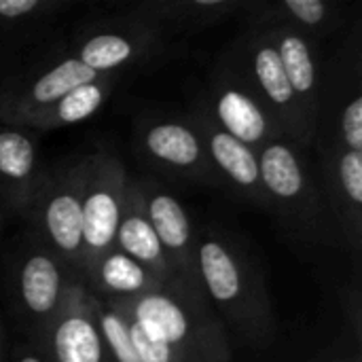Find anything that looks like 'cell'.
Masks as SVG:
<instances>
[{"instance_id": "6da1fadb", "label": "cell", "mask_w": 362, "mask_h": 362, "mask_svg": "<svg viewBox=\"0 0 362 362\" xmlns=\"http://www.w3.org/2000/svg\"><path fill=\"white\" fill-rule=\"evenodd\" d=\"M193 274L223 327L252 348L276 339L278 325L265 276L244 246L218 227H204L195 238Z\"/></svg>"}, {"instance_id": "7a4b0ae2", "label": "cell", "mask_w": 362, "mask_h": 362, "mask_svg": "<svg viewBox=\"0 0 362 362\" xmlns=\"http://www.w3.org/2000/svg\"><path fill=\"white\" fill-rule=\"evenodd\" d=\"M148 337L178 348L189 362H227V329L208 303L197 280L176 278L132 299H108Z\"/></svg>"}, {"instance_id": "3957f363", "label": "cell", "mask_w": 362, "mask_h": 362, "mask_svg": "<svg viewBox=\"0 0 362 362\" xmlns=\"http://www.w3.org/2000/svg\"><path fill=\"white\" fill-rule=\"evenodd\" d=\"M265 210L303 244L339 246L312 151L288 138H276L259 151Z\"/></svg>"}, {"instance_id": "277c9868", "label": "cell", "mask_w": 362, "mask_h": 362, "mask_svg": "<svg viewBox=\"0 0 362 362\" xmlns=\"http://www.w3.org/2000/svg\"><path fill=\"white\" fill-rule=\"evenodd\" d=\"M89 174V153L47 168L38 195L28 212L30 233L81 274L83 193Z\"/></svg>"}, {"instance_id": "5b68a950", "label": "cell", "mask_w": 362, "mask_h": 362, "mask_svg": "<svg viewBox=\"0 0 362 362\" xmlns=\"http://www.w3.org/2000/svg\"><path fill=\"white\" fill-rule=\"evenodd\" d=\"M252 89L261 104L280 125L284 138L303 148H312L314 134L288 85L280 57L267 36L257 28H246L221 55Z\"/></svg>"}, {"instance_id": "8992f818", "label": "cell", "mask_w": 362, "mask_h": 362, "mask_svg": "<svg viewBox=\"0 0 362 362\" xmlns=\"http://www.w3.org/2000/svg\"><path fill=\"white\" fill-rule=\"evenodd\" d=\"M13 263V297L32 346L40 341L83 276L32 233Z\"/></svg>"}, {"instance_id": "52a82bcc", "label": "cell", "mask_w": 362, "mask_h": 362, "mask_svg": "<svg viewBox=\"0 0 362 362\" xmlns=\"http://www.w3.org/2000/svg\"><path fill=\"white\" fill-rule=\"evenodd\" d=\"M168 51V34L142 19L117 15L81 25L70 38V53L95 74H121Z\"/></svg>"}, {"instance_id": "ba28073f", "label": "cell", "mask_w": 362, "mask_h": 362, "mask_svg": "<svg viewBox=\"0 0 362 362\" xmlns=\"http://www.w3.org/2000/svg\"><path fill=\"white\" fill-rule=\"evenodd\" d=\"M134 144L138 155L157 172L197 182L204 187H223L212 168L206 146L189 117L146 112L136 121Z\"/></svg>"}, {"instance_id": "9c48e42d", "label": "cell", "mask_w": 362, "mask_h": 362, "mask_svg": "<svg viewBox=\"0 0 362 362\" xmlns=\"http://www.w3.org/2000/svg\"><path fill=\"white\" fill-rule=\"evenodd\" d=\"M197 104L223 132L257 153L267 142L284 138L280 125L274 121L269 110L223 57H218L208 78L206 91L197 100Z\"/></svg>"}, {"instance_id": "30bf717a", "label": "cell", "mask_w": 362, "mask_h": 362, "mask_svg": "<svg viewBox=\"0 0 362 362\" xmlns=\"http://www.w3.org/2000/svg\"><path fill=\"white\" fill-rule=\"evenodd\" d=\"M127 172L108 151L89 153V174L83 193V250L81 276L115 248L117 229L125 206Z\"/></svg>"}, {"instance_id": "8fae6325", "label": "cell", "mask_w": 362, "mask_h": 362, "mask_svg": "<svg viewBox=\"0 0 362 362\" xmlns=\"http://www.w3.org/2000/svg\"><path fill=\"white\" fill-rule=\"evenodd\" d=\"M314 168L339 246L358 261L362 250V153L331 140H314Z\"/></svg>"}, {"instance_id": "7c38bea8", "label": "cell", "mask_w": 362, "mask_h": 362, "mask_svg": "<svg viewBox=\"0 0 362 362\" xmlns=\"http://www.w3.org/2000/svg\"><path fill=\"white\" fill-rule=\"evenodd\" d=\"M100 76L106 74H95L72 53L49 57L38 66L13 74L0 85V121L2 125L23 127L28 119L55 104L62 95Z\"/></svg>"}, {"instance_id": "4fadbf2b", "label": "cell", "mask_w": 362, "mask_h": 362, "mask_svg": "<svg viewBox=\"0 0 362 362\" xmlns=\"http://www.w3.org/2000/svg\"><path fill=\"white\" fill-rule=\"evenodd\" d=\"M91 293L85 280L70 291L59 314L53 318L40 341L34 346L47 362H110L102 335L95 327Z\"/></svg>"}, {"instance_id": "5bb4252c", "label": "cell", "mask_w": 362, "mask_h": 362, "mask_svg": "<svg viewBox=\"0 0 362 362\" xmlns=\"http://www.w3.org/2000/svg\"><path fill=\"white\" fill-rule=\"evenodd\" d=\"M187 117L195 125L206 146L208 159L223 180V187L235 193L240 199L265 210L259 153L223 132L199 104H195V108Z\"/></svg>"}, {"instance_id": "9a60e30c", "label": "cell", "mask_w": 362, "mask_h": 362, "mask_svg": "<svg viewBox=\"0 0 362 362\" xmlns=\"http://www.w3.org/2000/svg\"><path fill=\"white\" fill-rule=\"evenodd\" d=\"M257 30H261L274 45L297 104L314 134L327 64L322 55V40L282 25H265Z\"/></svg>"}, {"instance_id": "2e32d148", "label": "cell", "mask_w": 362, "mask_h": 362, "mask_svg": "<svg viewBox=\"0 0 362 362\" xmlns=\"http://www.w3.org/2000/svg\"><path fill=\"white\" fill-rule=\"evenodd\" d=\"M45 174L34 136L23 127L0 125V204L6 214L28 216Z\"/></svg>"}, {"instance_id": "e0dca14e", "label": "cell", "mask_w": 362, "mask_h": 362, "mask_svg": "<svg viewBox=\"0 0 362 362\" xmlns=\"http://www.w3.org/2000/svg\"><path fill=\"white\" fill-rule=\"evenodd\" d=\"M144 202L146 216L159 238V244L174 269L176 278L193 280V252L197 231L182 202L163 189L157 180L136 178Z\"/></svg>"}, {"instance_id": "ac0fdd59", "label": "cell", "mask_w": 362, "mask_h": 362, "mask_svg": "<svg viewBox=\"0 0 362 362\" xmlns=\"http://www.w3.org/2000/svg\"><path fill=\"white\" fill-rule=\"evenodd\" d=\"M242 13L248 28L282 25L318 40L331 38L348 19V6L337 0H246Z\"/></svg>"}, {"instance_id": "d6986e66", "label": "cell", "mask_w": 362, "mask_h": 362, "mask_svg": "<svg viewBox=\"0 0 362 362\" xmlns=\"http://www.w3.org/2000/svg\"><path fill=\"white\" fill-rule=\"evenodd\" d=\"M246 0H142L125 6L121 15L148 21L165 34L199 32L240 13Z\"/></svg>"}, {"instance_id": "ffe728a7", "label": "cell", "mask_w": 362, "mask_h": 362, "mask_svg": "<svg viewBox=\"0 0 362 362\" xmlns=\"http://www.w3.org/2000/svg\"><path fill=\"white\" fill-rule=\"evenodd\" d=\"M115 248L121 250L123 255L132 257L136 263H140L144 269H148L163 284L176 280L174 269H172V265L159 244V238L146 216L144 202H142L136 178H127L125 206H123V216H121V223L117 229Z\"/></svg>"}, {"instance_id": "44dd1931", "label": "cell", "mask_w": 362, "mask_h": 362, "mask_svg": "<svg viewBox=\"0 0 362 362\" xmlns=\"http://www.w3.org/2000/svg\"><path fill=\"white\" fill-rule=\"evenodd\" d=\"M83 280L89 293L102 299H132L163 286L148 269L117 248L100 257L83 274Z\"/></svg>"}, {"instance_id": "7402d4cb", "label": "cell", "mask_w": 362, "mask_h": 362, "mask_svg": "<svg viewBox=\"0 0 362 362\" xmlns=\"http://www.w3.org/2000/svg\"><path fill=\"white\" fill-rule=\"evenodd\" d=\"M117 81H119V74H106V76H100L98 81L85 83L68 91L55 104H51L49 108L28 119L23 123V129H57V127L74 125V123L89 119L110 98Z\"/></svg>"}, {"instance_id": "603a6c76", "label": "cell", "mask_w": 362, "mask_h": 362, "mask_svg": "<svg viewBox=\"0 0 362 362\" xmlns=\"http://www.w3.org/2000/svg\"><path fill=\"white\" fill-rule=\"evenodd\" d=\"M89 308L95 320V327L102 335L110 362H140L134 350L127 320L119 308H115L108 299H100L91 293Z\"/></svg>"}, {"instance_id": "cb8c5ba5", "label": "cell", "mask_w": 362, "mask_h": 362, "mask_svg": "<svg viewBox=\"0 0 362 362\" xmlns=\"http://www.w3.org/2000/svg\"><path fill=\"white\" fill-rule=\"evenodd\" d=\"M64 8L68 2L59 0H0V25L8 30L40 28Z\"/></svg>"}, {"instance_id": "d4e9b609", "label": "cell", "mask_w": 362, "mask_h": 362, "mask_svg": "<svg viewBox=\"0 0 362 362\" xmlns=\"http://www.w3.org/2000/svg\"><path fill=\"white\" fill-rule=\"evenodd\" d=\"M102 299V297H100ZM112 303V301H110ZM115 305V303H112ZM117 308V305H115ZM121 310V308H119ZM123 312V310H121ZM123 316H125V320H127V329H129V337H132V344H134V350H136V354H138V361L140 362H189L187 361V356L178 350V348H174V346H170V344H165V341H159V339H153V337H148L125 312H123Z\"/></svg>"}, {"instance_id": "484cf974", "label": "cell", "mask_w": 362, "mask_h": 362, "mask_svg": "<svg viewBox=\"0 0 362 362\" xmlns=\"http://www.w3.org/2000/svg\"><path fill=\"white\" fill-rule=\"evenodd\" d=\"M341 308H344V318L346 327L352 335L354 348H361L362 344V293L358 280L350 282L344 286L341 293Z\"/></svg>"}, {"instance_id": "4316f807", "label": "cell", "mask_w": 362, "mask_h": 362, "mask_svg": "<svg viewBox=\"0 0 362 362\" xmlns=\"http://www.w3.org/2000/svg\"><path fill=\"white\" fill-rule=\"evenodd\" d=\"M11 362H47L45 356L32 346V344H25V346H17L13 350V358Z\"/></svg>"}, {"instance_id": "83f0119b", "label": "cell", "mask_w": 362, "mask_h": 362, "mask_svg": "<svg viewBox=\"0 0 362 362\" xmlns=\"http://www.w3.org/2000/svg\"><path fill=\"white\" fill-rule=\"evenodd\" d=\"M314 362H362L361 350H352V352H329V354H320Z\"/></svg>"}, {"instance_id": "f1b7e54d", "label": "cell", "mask_w": 362, "mask_h": 362, "mask_svg": "<svg viewBox=\"0 0 362 362\" xmlns=\"http://www.w3.org/2000/svg\"><path fill=\"white\" fill-rule=\"evenodd\" d=\"M4 327H2V320H0V362H4Z\"/></svg>"}, {"instance_id": "f546056e", "label": "cell", "mask_w": 362, "mask_h": 362, "mask_svg": "<svg viewBox=\"0 0 362 362\" xmlns=\"http://www.w3.org/2000/svg\"><path fill=\"white\" fill-rule=\"evenodd\" d=\"M4 214H6V210H4L2 204H0V227H2V223H4Z\"/></svg>"}]
</instances>
